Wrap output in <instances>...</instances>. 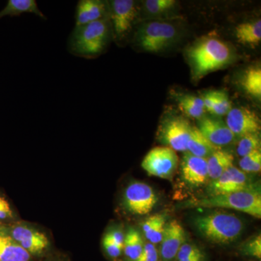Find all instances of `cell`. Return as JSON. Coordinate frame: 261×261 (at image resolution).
Masks as SVG:
<instances>
[{"mask_svg":"<svg viewBox=\"0 0 261 261\" xmlns=\"http://www.w3.org/2000/svg\"><path fill=\"white\" fill-rule=\"evenodd\" d=\"M201 99L203 102L205 110L212 113L215 102V91H209V92H205L201 97Z\"/></svg>","mask_w":261,"mask_h":261,"instance_id":"d590c367","label":"cell"},{"mask_svg":"<svg viewBox=\"0 0 261 261\" xmlns=\"http://www.w3.org/2000/svg\"><path fill=\"white\" fill-rule=\"evenodd\" d=\"M181 166L182 178L190 186L200 187L208 181L207 159L197 157L187 151Z\"/></svg>","mask_w":261,"mask_h":261,"instance_id":"9a60e30c","label":"cell"},{"mask_svg":"<svg viewBox=\"0 0 261 261\" xmlns=\"http://www.w3.org/2000/svg\"><path fill=\"white\" fill-rule=\"evenodd\" d=\"M107 3L100 0H81L75 14V27L85 25L107 17Z\"/></svg>","mask_w":261,"mask_h":261,"instance_id":"2e32d148","label":"cell"},{"mask_svg":"<svg viewBox=\"0 0 261 261\" xmlns=\"http://www.w3.org/2000/svg\"><path fill=\"white\" fill-rule=\"evenodd\" d=\"M261 141L260 134H251L243 136L239 141L238 154L243 158L255 150L260 149Z\"/></svg>","mask_w":261,"mask_h":261,"instance_id":"484cf974","label":"cell"},{"mask_svg":"<svg viewBox=\"0 0 261 261\" xmlns=\"http://www.w3.org/2000/svg\"><path fill=\"white\" fill-rule=\"evenodd\" d=\"M166 226V215L154 214L144 221L142 224V231L149 243L156 245L162 241Z\"/></svg>","mask_w":261,"mask_h":261,"instance_id":"44dd1931","label":"cell"},{"mask_svg":"<svg viewBox=\"0 0 261 261\" xmlns=\"http://www.w3.org/2000/svg\"><path fill=\"white\" fill-rule=\"evenodd\" d=\"M233 154L220 148L211 154L207 159L209 178L217 179L228 169L233 166Z\"/></svg>","mask_w":261,"mask_h":261,"instance_id":"ffe728a7","label":"cell"},{"mask_svg":"<svg viewBox=\"0 0 261 261\" xmlns=\"http://www.w3.org/2000/svg\"><path fill=\"white\" fill-rule=\"evenodd\" d=\"M194 80L202 77L230 64L234 58L226 43L214 37H206L195 42L187 50Z\"/></svg>","mask_w":261,"mask_h":261,"instance_id":"6da1fadb","label":"cell"},{"mask_svg":"<svg viewBox=\"0 0 261 261\" xmlns=\"http://www.w3.org/2000/svg\"><path fill=\"white\" fill-rule=\"evenodd\" d=\"M30 260V254L0 227V261Z\"/></svg>","mask_w":261,"mask_h":261,"instance_id":"e0dca14e","label":"cell"},{"mask_svg":"<svg viewBox=\"0 0 261 261\" xmlns=\"http://www.w3.org/2000/svg\"><path fill=\"white\" fill-rule=\"evenodd\" d=\"M178 31L173 24L167 22L152 21L141 25L136 34V44L142 50L160 53L176 41Z\"/></svg>","mask_w":261,"mask_h":261,"instance_id":"5b68a950","label":"cell"},{"mask_svg":"<svg viewBox=\"0 0 261 261\" xmlns=\"http://www.w3.org/2000/svg\"><path fill=\"white\" fill-rule=\"evenodd\" d=\"M194 225L204 238L219 245L236 241L244 228L243 221L238 216L221 211L197 216Z\"/></svg>","mask_w":261,"mask_h":261,"instance_id":"7a4b0ae2","label":"cell"},{"mask_svg":"<svg viewBox=\"0 0 261 261\" xmlns=\"http://www.w3.org/2000/svg\"><path fill=\"white\" fill-rule=\"evenodd\" d=\"M108 234L109 235L110 238L113 240V243L116 244L118 247H121L123 250V243H124L125 235L123 231L121 229H113L108 232Z\"/></svg>","mask_w":261,"mask_h":261,"instance_id":"e575fe53","label":"cell"},{"mask_svg":"<svg viewBox=\"0 0 261 261\" xmlns=\"http://www.w3.org/2000/svg\"><path fill=\"white\" fill-rule=\"evenodd\" d=\"M203 255L204 254L198 247L196 246L194 244L187 243L185 242L178 250L175 260H185V259L190 258V257L200 256V255Z\"/></svg>","mask_w":261,"mask_h":261,"instance_id":"4dcf8cb0","label":"cell"},{"mask_svg":"<svg viewBox=\"0 0 261 261\" xmlns=\"http://www.w3.org/2000/svg\"><path fill=\"white\" fill-rule=\"evenodd\" d=\"M240 168L245 173H259L261 169L260 149L255 150L244 156L240 161Z\"/></svg>","mask_w":261,"mask_h":261,"instance_id":"4316f807","label":"cell"},{"mask_svg":"<svg viewBox=\"0 0 261 261\" xmlns=\"http://www.w3.org/2000/svg\"><path fill=\"white\" fill-rule=\"evenodd\" d=\"M242 87L247 94L260 99L261 68L260 66H251L244 72L241 78Z\"/></svg>","mask_w":261,"mask_h":261,"instance_id":"cb8c5ba5","label":"cell"},{"mask_svg":"<svg viewBox=\"0 0 261 261\" xmlns=\"http://www.w3.org/2000/svg\"><path fill=\"white\" fill-rule=\"evenodd\" d=\"M197 128L211 143L219 148L230 145L236 137L226 123L212 117L200 118Z\"/></svg>","mask_w":261,"mask_h":261,"instance_id":"4fadbf2b","label":"cell"},{"mask_svg":"<svg viewBox=\"0 0 261 261\" xmlns=\"http://www.w3.org/2000/svg\"><path fill=\"white\" fill-rule=\"evenodd\" d=\"M219 147L211 143L197 126H192L190 139L187 142V151L193 155L207 159Z\"/></svg>","mask_w":261,"mask_h":261,"instance_id":"ac0fdd59","label":"cell"},{"mask_svg":"<svg viewBox=\"0 0 261 261\" xmlns=\"http://www.w3.org/2000/svg\"><path fill=\"white\" fill-rule=\"evenodd\" d=\"M226 124L235 137L260 134L261 129L258 116L251 110L244 107L231 108L227 113Z\"/></svg>","mask_w":261,"mask_h":261,"instance_id":"8fae6325","label":"cell"},{"mask_svg":"<svg viewBox=\"0 0 261 261\" xmlns=\"http://www.w3.org/2000/svg\"><path fill=\"white\" fill-rule=\"evenodd\" d=\"M185 242V229L178 221L173 220L166 224L160 250L161 260H174L178 250Z\"/></svg>","mask_w":261,"mask_h":261,"instance_id":"5bb4252c","label":"cell"},{"mask_svg":"<svg viewBox=\"0 0 261 261\" xmlns=\"http://www.w3.org/2000/svg\"><path fill=\"white\" fill-rule=\"evenodd\" d=\"M185 207L231 209L260 219V189L258 187L226 195L208 196L200 200L189 201Z\"/></svg>","mask_w":261,"mask_h":261,"instance_id":"277c9868","label":"cell"},{"mask_svg":"<svg viewBox=\"0 0 261 261\" xmlns=\"http://www.w3.org/2000/svg\"><path fill=\"white\" fill-rule=\"evenodd\" d=\"M158 196L153 189L144 182L135 181L126 187L123 205L130 214L144 216L149 214L157 204Z\"/></svg>","mask_w":261,"mask_h":261,"instance_id":"ba28073f","label":"cell"},{"mask_svg":"<svg viewBox=\"0 0 261 261\" xmlns=\"http://www.w3.org/2000/svg\"><path fill=\"white\" fill-rule=\"evenodd\" d=\"M190 122L181 116H173L163 122L160 128V140L174 151L187 152L192 129Z\"/></svg>","mask_w":261,"mask_h":261,"instance_id":"30bf717a","label":"cell"},{"mask_svg":"<svg viewBox=\"0 0 261 261\" xmlns=\"http://www.w3.org/2000/svg\"><path fill=\"white\" fill-rule=\"evenodd\" d=\"M231 109V102L228 94L224 91H215V102L212 114L218 116H225Z\"/></svg>","mask_w":261,"mask_h":261,"instance_id":"f1b7e54d","label":"cell"},{"mask_svg":"<svg viewBox=\"0 0 261 261\" xmlns=\"http://www.w3.org/2000/svg\"><path fill=\"white\" fill-rule=\"evenodd\" d=\"M23 13H33L45 18L34 0H9L6 6L0 11V19L7 16H18Z\"/></svg>","mask_w":261,"mask_h":261,"instance_id":"7402d4cb","label":"cell"},{"mask_svg":"<svg viewBox=\"0 0 261 261\" xmlns=\"http://www.w3.org/2000/svg\"><path fill=\"white\" fill-rule=\"evenodd\" d=\"M178 108L187 116L200 120L204 116L205 108L201 97L185 94L178 98Z\"/></svg>","mask_w":261,"mask_h":261,"instance_id":"d4e9b609","label":"cell"},{"mask_svg":"<svg viewBox=\"0 0 261 261\" xmlns=\"http://www.w3.org/2000/svg\"><path fill=\"white\" fill-rule=\"evenodd\" d=\"M178 163L176 151L168 147H156L146 154L142 167L149 176L170 178L176 172Z\"/></svg>","mask_w":261,"mask_h":261,"instance_id":"52a82bcc","label":"cell"},{"mask_svg":"<svg viewBox=\"0 0 261 261\" xmlns=\"http://www.w3.org/2000/svg\"><path fill=\"white\" fill-rule=\"evenodd\" d=\"M5 230L31 255H39L49 246V240L44 233L25 225H17Z\"/></svg>","mask_w":261,"mask_h":261,"instance_id":"7c38bea8","label":"cell"},{"mask_svg":"<svg viewBox=\"0 0 261 261\" xmlns=\"http://www.w3.org/2000/svg\"><path fill=\"white\" fill-rule=\"evenodd\" d=\"M110 23L115 37L123 41L133 29L138 15L137 3L132 0H114L108 7Z\"/></svg>","mask_w":261,"mask_h":261,"instance_id":"8992f818","label":"cell"},{"mask_svg":"<svg viewBox=\"0 0 261 261\" xmlns=\"http://www.w3.org/2000/svg\"><path fill=\"white\" fill-rule=\"evenodd\" d=\"M102 245L106 250V253L108 254V256L111 257V258H118V257L121 256L122 249L121 247H118L116 244L113 243L111 238H110L108 233L105 235L102 240Z\"/></svg>","mask_w":261,"mask_h":261,"instance_id":"1f68e13d","label":"cell"},{"mask_svg":"<svg viewBox=\"0 0 261 261\" xmlns=\"http://www.w3.org/2000/svg\"><path fill=\"white\" fill-rule=\"evenodd\" d=\"M205 260V256L200 255V256H197L194 257H190V258L185 259V260H176V261H204Z\"/></svg>","mask_w":261,"mask_h":261,"instance_id":"8d00e7d4","label":"cell"},{"mask_svg":"<svg viewBox=\"0 0 261 261\" xmlns=\"http://www.w3.org/2000/svg\"><path fill=\"white\" fill-rule=\"evenodd\" d=\"M111 32V23L107 17L75 27L68 44L70 53L87 58L99 56L107 47Z\"/></svg>","mask_w":261,"mask_h":261,"instance_id":"3957f363","label":"cell"},{"mask_svg":"<svg viewBox=\"0 0 261 261\" xmlns=\"http://www.w3.org/2000/svg\"><path fill=\"white\" fill-rule=\"evenodd\" d=\"M242 255L260 260L261 258V237L257 235L245 242L240 248Z\"/></svg>","mask_w":261,"mask_h":261,"instance_id":"f546056e","label":"cell"},{"mask_svg":"<svg viewBox=\"0 0 261 261\" xmlns=\"http://www.w3.org/2000/svg\"><path fill=\"white\" fill-rule=\"evenodd\" d=\"M258 187L260 185L254 183L246 173L232 166L211 182L208 187L209 196L226 195Z\"/></svg>","mask_w":261,"mask_h":261,"instance_id":"9c48e42d","label":"cell"},{"mask_svg":"<svg viewBox=\"0 0 261 261\" xmlns=\"http://www.w3.org/2000/svg\"><path fill=\"white\" fill-rule=\"evenodd\" d=\"M143 240L140 233L135 228H128L125 235L123 250L129 261H137L140 258L144 249Z\"/></svg>","mask_w":261,"mask_h":261,"instance_id":"603a6c76","label":"cell"},{"mask_svg":"<svg viewBox=\"0 0 261 261\" xmlns=\"http://www.w3.org/2000/svg\"><path fill=\"white\" fill-rule=\"evenodd\" d=\"M137 261H159V253L153 244L147 243L144 245L143 251Z\"/></svg>","mask_w":261,"mask_h":261,"instance_id":"d6a6232c","label":"cell"},{"mask_svg":"<svg viewBox=\"0 0 261 261\" xmlns=\"http://www.w3.org/2000/svg\"><path fill=\"white\" fill-rule=\"evenodd\" d=\"M235 35L240 44L257 47L261 41V20L258 19L239 24L235 28Z\"/></svg>","mask_w":261,"mask_h":261,"instance_id":"d6986e66","label":"cell"},{"mask_svg":"<svg viewBox=\"0 0 261 261\" xmlns=\"http://www.w3.org/2000/svg\"><path fill=\"white\" fill-rule=\"evenodd\" d=\"M176 2L174 0H147L145 10L150 14L161 15L167 13L174 8Z\"/></svg>","mask_w":261,"mask_h":261,"instance_id":"83f0119b","label":"cell"},{"mask_svg":"<svg viewBox=\"0 0 261 261\" xmlns=\"http://www.w3.org/2000/svg\"><path fill=\"white\" fill-rule=\"evenodd\" d=\"M13 212L9 202L3 197H0V221L13 218Z\"/></svg>","mask_w":261,"mask_h":261,"instance_id":"836d02e7","label":"cell"}]
</instances>
